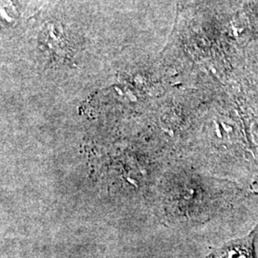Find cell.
Returning <instances> with one entry per match:
<instances>
[{"instance_id":"6da1fadb","label":"cell","mask_w":258,"mask_h":258,"mask_svg":"<svg viewBox=\"0 0 258 258\" xmlns=\"http://www.w3.org/2000/svg\"><path fill=\"white\" fill-rule=\"evenodd\" d=\"M257 224L247 235L231 240L212 251V258H254V239Z\"/></svg>"}]
</instances>
